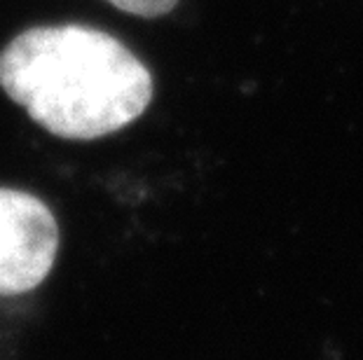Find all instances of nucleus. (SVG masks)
<instances>
[{
	"label": "nucleus",
	"instance_id": "f257e3e1",
	"mask_svg": "<svg viewBox=\"0 0 363 360\" xmlns=\"http://www.w3.org/2000/svg\"><path fill=\"white\" fill-rule=\"evenodd\" d=\"M0 87L50 134L94 141L148 108L152 78L104 30L68 24L17 35L0 52Z\"/></svg>",
	"mask_w": 363,
	"mask_h": 360
},
{
	"label": "nucleus",
	"instance_id": "f03ea898",
	"mask_svg": "<svg viewBox=\"0 0 363 360\" xmlns=\"http://www.w3.org/2000/svg\"><path fill=\"white\" fill-rule=\"evenodd\" d=\"M59 227L40 199L0 187V295H21L52 272Z\"/></svg>",
	"mask_w": 363,
	"mask_h": 360
},
{
	"label": "nucleus",
	"instance_id": "7ed1b4c3",
	"mask_svg": "<svg viewBox=\"0 0 363 360\" xmlns=\"http://www.w3.org/2000/svg\"><path fill=\"white\" fill-rule=\"evenodd\" d=\"M118 10L127 14H136V17H162V14L172 12L179 0H108Z\"/></svg>",
	"mask_w": 363,
	"mask_h": 360
}]
</instances>
